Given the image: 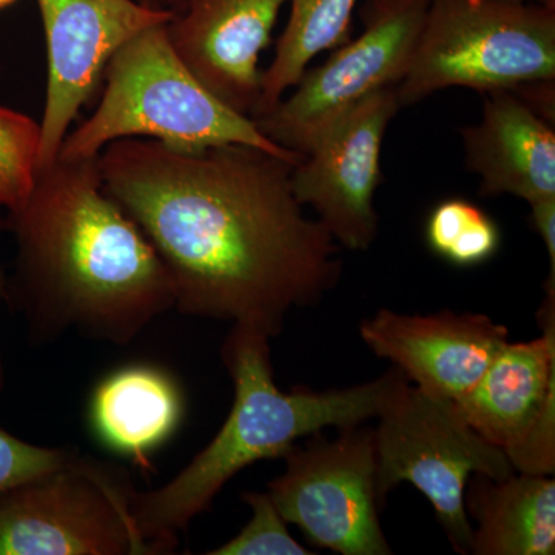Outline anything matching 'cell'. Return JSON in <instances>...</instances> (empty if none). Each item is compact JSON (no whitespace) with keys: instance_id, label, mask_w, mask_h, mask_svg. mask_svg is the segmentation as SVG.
Instances as JSON below:
<instances>
[{"instance_id":"obj_1","label":"cell","mask_w":555,"mask_h":555,"mask_svg":"<svg viewBox=\"0 0 555 555\" xmlns=\"http://www.w3.org/2000/svg\"><path fill=\"white\" fill-rule=\"evenodd\" d=\"M295 164L250 145L184 150L141 138L98 156L105 192L163 259L175 309L272 338L343 275L337 241L295 198Z\"/></svg>"},{"instance_id":"obj_2","label":"cell","mask_w":555,"mask_h":555,"mask_svg":"<svg viewBox=\"0 0 555 555\" xmlns=\"http://www.w3.org/2000/svg\"><path fill=\"white\" fill-rule=\"evenodd\" d=\"M7 230L16 241L7 299L39 341L75 328L129 345L175 308L163 259L105 192L98 156L39 169L30 198L7 215Z\"/></svg>"},{"instance_id":"obj_3","label":"cell","mask_w":555,"mask_h":555,"mask_svg":"<svg viewBox=\"0 0 555 555\" xmlns=\"http://www.w3.org/2000/svg\"><path fill=\"white\" fill-rule=\"evenodd\" d=\"M270 335L233 324L221 356L235 385V400L214 440L169 483L134 495L139 532L163 554L175 535L210 507L215 496L244 467L284 459L301 438L327 427L360 426L378 418L408 378L397 367L382 377L345 389L295 387L283 392L273 379Z\"/></svg>"},{"instance_id":"obj_4","label":"cell","mask_w":555,"mask_h":555,"mask_svg":"<svg viewBox=\"0 0 555 555\" xmlns=\"http://www.w3.org/2000/svg\"><path fill=\"white\" fill-rule=\"evenodd\" d=\"M104 78L100 105L68 131L57 158H96L112 142L129 138L184 150L250 145L295 163L305 158L270 141L255 119L207 90L178 56L167 24L150 27L120 47Z\"/></svg>"},{"instance_id":"obj_5","label":"cell","mask_w":555,"mask_h":555,"mask_svg":"<svg viewBox=\"0 0 555 555\" xmlns=\"http://www.w3.org/2000/svg\"><path fill=\"white\" fill-rule=\"evenodd\" d=\"M555 79V7L518 0H430L406 75L401 108L437 91L513 90Z\"/></svg>"},{"instance_id":"obj_6","label":"cell","mask_w":555,"mask_h":555,"mask_svg":"<svg viewBox=\"0 0 555 555\" xmlns=\"http://www.w3.org/2000/svg\"><path fill=\"white\" fill-rule=\"evenodd\" d=\"M377 420L374 436L382 505L398 485H414L436 511L452 550L470 554L467 481L474 474L505 478L516 473L505 452L478 436L454 401L411 383L397 390Z\"/></svg>"},{"instance_id":"obj_7","label":"cell","mask_w":555,"mask_h":555,"mask_svg":"<svg viewBox=\"0 0 555 555\" xmlns=\"http://www.w3.org/2000/svg\"><path fill=\"white\" fill-rule=\"evenodd\" d=\"M134 495L122 470L73 452L0 494V555L163 554L139 532Z\"/></svg>"},{"instance_id":"obj_8","label":"cell","mask_w":555,"mask_h":555,"mask_svg":"<svg viewBox=\"0 0 555 555\" xmlns=\"http://www.w3.org/2000/svg\"><path fill=\"white\" fill-rule=\"evenodd\" d=\"M268 494L309 543L341 555L393 553L379 521L377 454L372 427H343L337 437H308L286 456Z\"/></svg>"},{"instance_id":"obj_9","label":"cell","mask_w":555,"mask_h":555,"mask_svg":"<svg viewBox=\"0 0 555 555\" xmlns=\"http://www.w3.org/2000/svg\"><path fill=\"white\" fill-rule=\"evenodd\" d=\"M430 0H366L364 28L320 67L306 69L291 96L255 119L266 138L306 155L318 138L369 94L406 75Z\"/></svg>"},{"instance_id":"obj_10","label":"cell","mask_w":555,"mask_h":555,"mask_svg":"<svg viewBox=\"0 0 555 555\" xmlns=\"http://www.w3.org/2000/svg\"><path fill=\"white\" fill-rule=\"evenodd\" d=\"M542 335L511 343L465 396L454 400L467 425L502 449L517 473H555V284L537 312Z\"/></svg>"},{"instance_id":"obj_11","label":"cell","mask_w":555,"mask_h":555,"mask_svg":"<svg viewBox=\"0 0 555 555\" xmlns=\"http://www.w3.org/2000/svg\"><path fill=\"white\" fill-rule=\"evenodd\" d=\"M400 108L396 87L374 91L335 120L292 169L295 198L347 250L366 251L378 238L374 201L383 141Z\"/></svg>"},{"instance_id":"obj_12","label":"cell","mask_w":555,"mask_h":555,"mask_svg":"<svg viewBox=\"0 0 555 555\" xmlns=\"http://www.w3.org/2000/svg\"><path fill=\"white\" fill-rule=\"evenodd\" d=\"M46 31V107L39 169L60 155L80 109L96 91L109 60L130 39L175 14L138 0H38ZM39 171V170H38Z\"/></svg>"},{"instance_id":"obj_13","label":"cell","mask_w":555,"mask_h":555,"mask_svg":"<svg viewBox=\"0 0 555 555\" xmlns=\"http://www.w3.org/2000/svg\"><path fill=\"white\" fill-rule=\"evenodd\" d=\"M360 335L411 385L452 401L473 389L509 341L507 327L488 315L452 310L408 315L382 309L361 321Z\"/></svg>"},{"instance_id":"obj_14","label":"cell","mask_w":555,"mask_h":555,"mask_svg":"<svg viewBox=\"0 0 555 555\" xmlns=\"http://www.w3.org/2000/svg\"><path fill=\"white\" fill-rule=\"evenodd\" d=\"M287 2L185 0L167 24V33L199 82L230 108L251 118L261 91L259 54L269 46Z\"/></svg>"},{"instance_id":"obj_15","label":"cell","mask_w":555,"mask_h":555,"mask_svg":"<svg viewBox=\"0 0 555 555\" xmlns=\"http://www.w3.org/2000/svg\"><path fill=\"white\" fill-rule=\"evenodd\" d=\"M465 166L481 196L513 195L528 204L555 196V124L517 94H485L481 118L462 129Z\"/></svg>"},{"instance_id":"obj_16","label":"cell","mask_w":555,"mask_h":555,"mask_svg":"<svg viewBox=\"0 0 555 555\" xmlns=\"http://www.w3.org/2000/svg\"><path fill=\"white\" fill-rule=\"evenodd\" d=\"M465 509L473 526L470 554L554 555L555 480L514 473L505 478L474 474Z\"/></svg>"},{"instance_id":"obj_17","label":"cell","mask_w":555,"mask_h":555,"mask_svg":"<svg viewBox=\"0 0 555 555\" xmlns=\"http://www.w3.org/2000/svg\"><path fill=\"white\" fill-rule=\"evenodd\" d=\"M184 414L177 382L163 369L134 364L102 379L90 403L94 434L112 451L145 465Z\"/></svg>"},{"instance_id":"obj_18","label":"cell","mask_w":555,"mask_h":555,"mask_svg":"<svg viewBox=\"0 0 555 555\" xmlns=\"http://www.w3.org/2000/svg\"><path fill=\"white\" fill-rule=\"evenodd\" d=\"M291 16L278 39L275 56L261 72V91L251 118L268 115L294 89L310 62L349 40L353 11L360 0H288Z\"/></svg>"},{"instance_id":"obj_19","label":"cell","mask_w":555,"mask_h":555,"mask_svg":"<svg viewBox=\"0 0 555 555\" xmlns=\"http://www.w3.org/2000/svg\"><path fill=\"white\" fill-rule=\"evenodd\" d=\"M427 247L456 268H477L494 258L502 232L491 215L476 203L449 198L438 203L427 217Z\"/></svg>"},{"instance_id":"obj_20","label":"cell","mask_w":555,"mask_h":555,"mask_svg":"<svg viewBox=\"0 0 555 555\" xmlns=\"http://www.w3.org/2000/svg\"><path fill=\"white\" fill-rule=\"evenodd\" d=\"M42 130L24 113L0 107V208L20 210L38 178Z\"/></svg>"},{"instance_id":"obj_21","label":"cell","mask_w":555,"mask_h":555,"mask_svg":"<svg viewBox=\"0 0 555 555\" xmlns=\"http://www.w3.org/2000/svg\"><path fill=\"white\" fill-rule=\"evenodd\" d=\"M243 502L251 509V518L233 537L208 555H313L292 537L287 521L276 509L268 492H246Z\"/></svg>"},{"instance_id":"obj_22","label":"cell","mask_w":555,"mask_h":555,"mask_svg":"<svg viewBox=\"0 0 555 555\" xmlns=\"http://www.w3.org/2000/svg\"><path fill=\"white\" fill-rule=\"evenodd\" d=\"M72 455L65 449L27 443L0 427V494L46 476Z\"/></svg>"},{"instance_id":"obj_23","label":"cell","mask_w":555,"mask_h":555,"mask_svg":"<svg viewBox=\"0 0 555 555\" xmlns=\"http://www.w3.org/2000/svg\"><path fill=\"white\" fill-rule=\"evenodd\" d=\"M531 207L532 228L539 233L550 257V278H555V196L535 201Z\"/></svg>"},{"instance_id":"obj_24","label":"cell","mask_w":555,"mask_h":555,"mask_svg":"<svg viewBox=\"0 0 555 555\" xmlns=\"http://www.w3.org/2000/svg\"><path fill=\"white\" fill-rule=\"evenodd\" d=\"M7 230V218L0 215V235ZM7 291H9V278L3 272L2 264H0V299H7ZM3 387V364L2 357H0V390Z\"/></svg>"},{"instance_id":"obj_25","label":"cell","mask_w":555,"mask_h":555,"mask_svg":"<svg viewBox=\"0 0 555 555\" xmlns=\"http://www.w3.org/2000/svg\"><path fill=\"white\" fill-rule=\"evenodd\" d=\"M138 2L152 7V9L171 11V13L177 14L184 5L185 0H138Z\"/></svg>"},{"instance_id":"obj_26","label":"cell","mask_w":555,"mask_h":555,"mask_svg":"<svg viewBox=\"0 0 555 555\" xmlns=\"http://www.w3.org/2000/svg\"><path fill=\"white\" fill-rule=\"evenodd\" d=\"M518 2H540L545 3V5L555 7V0H518Z\"/></svg>"},{"instance_id":"obj_27","label":"cell","mask_w":555,"mask_h":555,"mask_svg":"<svg viewBox=\"0 0 555 555\" xmlns=\"http://www.w3.org/2000/svg\"><path fill=\"white\" fill-rule=\"evenodd\" d=\"M16 0H0V10L7 9V7L13 5Z\"/></svg>"}]
</instances>
